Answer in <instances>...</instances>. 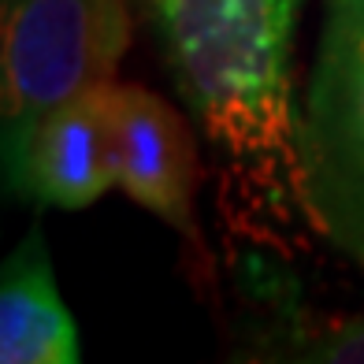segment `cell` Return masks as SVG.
Instances as JSON below:
<instances>
[{"mask_svg": "<svg viewBox=\"0 0 364 364\" xmlns=\"http://www.w3.org/2000/svg\"><path fill=\"white\" fill-rule=\"evenodd\" d=\"M168 60L245 230L287 227L301 201L290 45L297 0H153Z\"/></svg>", "mask_w": 364, "mask_h": 364, "instance_id": "obj_1", "label": "cell"}, {"mask_svg": "<svg viewBox=\"0 0 364 364\" xmlns=\"http://www.w3.org/2000/svg\"><path fill=\"white\" fill-rule=\"evenodd\" d=\"M297 156L309 223L364 264V0H327Z\"/></svg>", "mask_w": 364, "mask_h": 364, "instance_id": "obj_2", "label": "cell"}, {"mask_svg": "<svg viewBox=\"0 0 364 364\" xmlns=\"http://www.w3.org/2000/svg\"><path fill=\"white\" fill-rule=\"evenodd\" d=\"M127 0H0V138L115 78Z\"/></svg>", "mask_w": 364, "mask_h": 364, "instance_id": "obj_3", "label": "cell"}, {"mask_svg": "<svg viewBox=\"0 0 364 364\" xmlns=\"http://www.w3.org/2000/svg\"><path fill=\"white\" fill-rule=\"evenodd\" d=\"M112 90L115 82H101L0 138L11 190L53 208H90L119 186Z\"/></svg>", "mask_w": 364, "mask_h": 364, "instance_id": "obj_4", "label": "cell"}, {"mask_svg": "<svg viewBox=\"0 0 364 364\" xmlns=\"http://www.w3.org/2000/svg\"><path fill=\"white\" fill-rule=\"evenodd\" d=\"M115 175L119 190L145 212L171 223L182 238L197 242V141L186 119L141 86H115Z\"/></svg>", "mask_w": 364, "mask_h": 364, "instance_id": "obj_5", "label": "cell"}, {"mask_svg": "<svg viewBox=\"0 0 364 364\" xmlns=\"http://www.w3.org/2000/svg\"><path fill=\"white\" fill-rule=\"evenodd\" d=\"M78 327L34 227L0 264V364H78Z\"/></svg>", "mask_w": 364, "mask_h": 364, "instance_id": "obj_6", "label": "cell"}, {"mask_svg": "<svg viewBox=\"0 0 364 364\" xmlns=\"http://www.w3.org/2000/svg\"><path fill=\"white\" fill-rule=\"evenodd\" d=\"M305 360H327V364H364V320L346 323L338 331L323 335L320 342H312L301 350Z\"/></svg>", "mask_w": 364, "mask_h": 364, "instance_id": "obj_7", "label": "cell"}]
</instances>
